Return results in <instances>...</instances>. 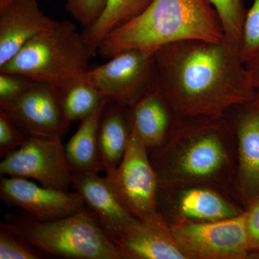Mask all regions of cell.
Wrapping results in <instances>:
<instances>
[{"mask_svg":"<svg viewBox=\"0 0 259 259\" xmlns=\"http://www.w3.org/2000/svg\"><path fill=\"white\" fill-rule=\"evenodd\" d=\"M156 85L178 118L224 116L254 98L240 51L220 41L185 40L155 53Z\"/></svg>","mask_w":259,"mask_h":259,"instance_id":"cell-1","label":"cell"},{"mask_svg":"<svg viewBox=\"0 0 259 259\" xmlns=\"http://www.w3.org/2000/svg\"><path fill=\"white\" fill-rule=\"evenodd\" d=\"M148 153L158 185L212 186L240 202L236 136L225 116L178 118L166 143Z\"/></svg>","mask_w":259,"mask_h":259,"instance_id":"cell-2","label":"cell"},{"mask_svg":"<svg viewBox=\"0 0 259 259\" xmlns=\"http://www.w3.org/2000/svg\"><path fill=\"white\" fill-rule=\"evenodd\" d=\"M223 37L221 20L207 0H153L141 14L107 34L97 54L107 59L129 50L154 55L171 42Z\"/></svg>","mask_w":259,"mask_h":259,"instance_id":"cell-3","label":"cell"},{"mask_svg":"<svg viewBox=\"0 0 259 259\" xmlns=\"http://www.w3.org/2000/svg\"><path fill=\"white\" fill-rule=\"evenodd\" d=\"M92 57L76 25L63 20L27 42L0 72L23 75L59 91L83 79Z\"/></svg>","mask_w":259,"mask_h":259,"instance_id":"cell-4","label":"cell"},{"mask_svg":"<svg viewBox=\"0 0 259 259\" xmlns=\"http://www.w3.org/2000/svg\"><path fill=\"white\" fill-rule=\"evenodd\" d=\"M5 220L14 224L32 244L50 256L71 259H122L87 207L68 217L40 221L25 212L11 213Z\"/></svg>","mask_w":259,"mask_h":259,"instance_id":"cell-5","label":"cell"},{"mask_svg":"<svg viewBox=\"0 0 259 259\" xmlns=\"http://www.w3.org/2000/svg\"><path fill=\"white\" fill-rule=\"evenodd\" d=\"M169 224L186 259H249L245 212L220 221H177Z\"/></svg>","mask_w":259,"mask_h":259,"instance_id":"cell-6","label":"cell"},{"mask_svg":"<svg viewBox=\"0 0 259 259\" xmlns=\"http://www.w3.org/2000/svg\"><path fill=\"white\" fill-rule=\"evenodd\" d=\"M156 58L139 50L122 51L105 64L89 69L83 79L110 102L132 107L155 86Z\"/></svg>","mask_w":259,"mask_h":259,"instance_id":"cell-7","label":"cell"},{"mask_svg":"<svg viewBox=\"0 0 259 259\" xmlns=\"http://www.w3.org/2000/svg\"><path fill=\"white\" fill-rule=\"evenodd\" d=\"M60 136H27L22 147L2 159V176L31 179L45 187L68 191L72 171Z\"/></svg>","mask_w":259,"mask_h":259,"instance_id":"cell-8","label":"cell"},{"mask_svg":"<svg viewBox=\"0 0 259 259\" xmlns=\"http://www.w3.org/2000/svg\"><path fill=\"white\" fill-rule=\"evenodd\" d=\"M157 207L169 223L229 219L245 211L231 194L204 185H158Z\"/></svg>","mask_w":259,"mask_h":259,"instance_id":"cell-9","label":"cell"},{"mask_svg":"<svg viewBox=\"0 0 259 259\" xmlns=\"http://www.w3.org/2000/svg\"><path fill=\"white\" fill-rule=\"evenodd\" d=\"M110 179L135 217L142 218L158 210L157 176L147 148L133 131L123 159Z\"/></svg>","mask_w":259,"mask_h":259,"instance_id":"cell-10","label":"cell"},{"mask_svg":"<svg viewBox=\"0 0 259 259\" xmlns=\"http://www.w3.org/2000/svg\"><path fill=\"white\" fill-rule=\"evenodd\" d=\"M224 116L236 136L237 190L246 209L259 198V92L249 101L228 109Z\"/></svg>","mask_w":259,"mask_h":259,"instance_id":"cell-11","label":"cell"},{"mask_svg":"<svg viewBox=\"0 0 259 259\" xmlns=\"http://www.w3.org/2000/svg\"><path fill=\"white\" fill-rule=\"evenodd\" d=\"M0 197L8 205L16 206L40 221L68 217L86 207L78 192L37 185L28 179L3 176Z\"/></svg>","mask_w":259,"mask_h":259,"instance_id":"cell-12","label":"cell"},{"mask_svg":"<svg viewBox=\"0 0 259 259\" xmlns=\"http://www.w3.org/2000/svg\"><path fill=\"white\" fill-rule=\"evenodd\" d=\"M26 136H60L70 123L61 108L59 92L47 83L35 81L18 100L0 108Z\"/></svg>","mask_w":259,"mask_h":259,"instance_id":"cell-13","label":"cell"},{"mask_svg":"<svg viewBox=\"0 0 259 259\" xmlns=\"http://www.w3.org/2000/svg\"><path fill=\"white\" fill-rule=\"evenodd\" d=\"M71 185L113 243L137 219L122 202L109 177L97 173H72Z\"/></svg>","mask_w":259,"mask_h":259,"instance_id":"cell-14","label":"cell"},{"mask_svg":"<svg viewBox=\"0 0 259 259\" xmlns=\"http://www.w3.org/2000/svg\"><path fill=\"white\" fill-rule=\"evenodd\" d=\"M114 243L122 259H186L158 209L137 218Z\"/></svg>","mask_w":259,"mask_h":259,"instance_id":"cell-15","label":"cell"},{"mask_svg":"<svg viewBox=\"0 0 259 259\" xmlns=\"http://www.w3.org/2000/svg\"><path fill=\"white\" fill-rule=\"evenodd\" d=\"M57 22L42 11L37 0H13L0 9V67Z\"/></svg>","mask_w":259,"mask_h":259,"instance_id":"cell-16","label":"cell"},{"mask_svg":"<svg viewBox=\"0 0 259 259\" xmlns=\"http://www.w3.org/2000/svg\"><path fill=\"white\" fill-rule=\"evenodd\" d=\"M129 110L132 131L148 152L166 143L178 119L156 84Z\"/></svg>","mask_w":259,"mask_h":259,"instance_id":"cell-17","label":"cell"},{"mask_svg":"<svg viewBox=\"0 0 259 259\" xmlns=\"http://www.w3.org/2000/svg\"><path fill=\"white\" fill-rule=\"evenodd\" d=\"M132 135L129 107L107 103L99 126L100 156L106 176L111 178L125 156Z\"/></svg>","mask_w":259,"mask_h":259,"instance_id":"cell-18","label":"cell"},{"mask_svg":"<svg viewBox=\"0 0 259 259\" xmlns=\"http://www.w3.org/2000/svg\"><path fill=\"white\" fill-rule=\"evenodd\" d=\"M107 105L81 121L79 128L65 145V152L72 173H98L104 171L99 147L98 132L102 112Z\"/></svg>","mask_w":259,"mask_h":259,"instance_id":"cell-19","label":"cell"},{"mask_svg":"<svg viewBox=\"0 0 259 259\" xmlns=\"http://www.w3.org/2000/svg\"><path fill=\"white\" fill-rule=\"evenodd\" d=\"M153 0H107L105 10L90 26L83 28V38L93 57L107 34L141 14Z\"/></svg>","mask_w":259,"mask_h":259,"instance_id":"cell-20","label":"cell"},{"mask_svg":"<svg viewBox=\"0 0 259 259\" xmlns=\"http://www.w3.org/2000/svg\"><path fill=\"white\" fill-rule=\"evenodd\" d=\"M58 92L61 108L70 124L85 120L110 102L83 77Z\"/></svg>","mask_w":259,"mask_h":259,"instance_id":"cell-21","label":"cell"},{"mask_svg":"<svg viewBox=\"0 0 259 259\" xmlns=\"http://www.w3.org/2000/svg\"><path fill=\"white\" fill-rule=\"evenodd\" d=\"M49 256L32 244L14 224L8 221L0 223V259H40Z\"/></svg>","mask_w":259,"mask_h":259,"instance_id":"cell-22","label":"cell"},{"mask_svg":"<svg viewBox=\"0 0 259 259\" xmlns=\"http://www.w3.org/2000/svg\"><path fill=\"white\" fill-rule=\"evenodd\" d=\"M217 12L227 41L240 51L245 12L242 0H207Z\"/></svg>","mask_w":259,"mask_h":259,"instance_id":"cell-23","label":"cell"},{"mask_svg":"<svg viewBox=\"0 0 259 259\" xmlns=\"http://www.w3.org/2000/svg\"><path fill=\"white\" fill-rule=\"evenodd\" d=\"M259 51V0H254L245 14L240 55L245 64Z\"/></svg>","mask_w":259,"mask_h":259,"instance_id":"cell-24","label":"cell"},{"mask_svg":"<svg viewBox=\"0 0 259 259\" xmlns=\"http://www.w3.org/2000/svg\"><path fill=\"white\" fill-rule=\"evenodd\" d=\"M27 136L13 122L8 112L0 109V158H6L26 141Z\"/></svg>","mask_w":259,"mask_h":259,"instance_id":"cell-25","label":"cell"},{"mask_svg":"<svg viewBox=\"0 0 259 259\" xmlns=\"http://www.w3.org/2000/svg\"><path fill=\"white\" fill-rule=\"evenodd\" d=\"M34 82V80L23 75L0 72V108L18 100Z\"/></svg>","mask_w":259,"mask_h":259,"instance_id":"cell-26","label":"cell"},{"mask_svg":"<svg viewBox=\"0 0 259 259\" xmlns=\"http://www.w3.org/2000/svg\"><path fill=\"white\" fill-rule=\"evenodd\" d=\"M68 13L83 27L95 23L105 10L107 0H64Z\"/></svg>","mask_w":259,"mask_h":259,"instance_id":"cell-27","label":"cell"},{"mask_svg":"<svg viewBox=\"0 0 259 259\" xmlns=\"http://www.w3.org/2000/svg\"><path fill=\"white\" fill-rule=\"evenodd\" d=\"M245 223L250 250L249 259H259V198L245 209Z\"/></svg>","mask_w":259,"mask_h":259,"instance_id":"cell-28","label":"cell"},{"mask_svg":"<svg viewBox=\"0 0 259 259\" xmlns=\"http://www.w3.org/2000/svg\"><path fill=\"white\" fill-rule=\"evenodd\" d=\"M245 67L250 85L259 92V51L245 63Z\"/></svg>","mask_w":259,"mask_h":259,"instance_id":"cell-29","label":"cell"},{"mask_svg":"<svg viewBox=\"0 0 259 259\" xmlns=\"http://www.w3.org/2000/svg\"><path fill=\"white\" fill-rule=\"evenodd\" d=\"M13 1V0H0V9L5 8V6L9 5Z\"/></svg>","mask_w":259,"mask_h":259,"instance_id":"cell-30","label":"cell"}]
</instances>
